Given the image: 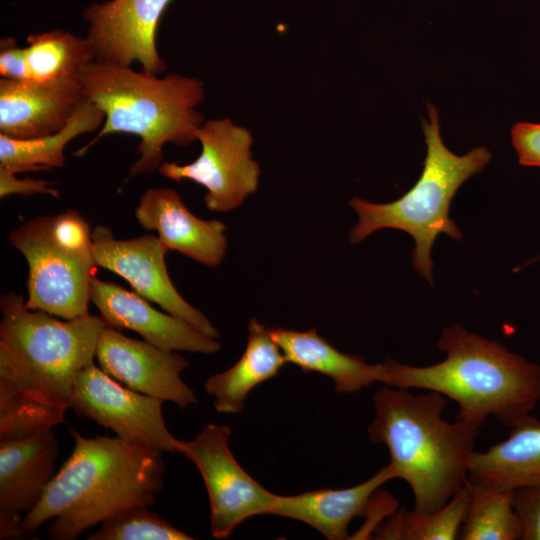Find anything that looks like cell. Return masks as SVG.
I'll list each match as a JSON object with an SVG mask.
<instances>
[{"label":"cell","instance_id":"1","mask_svg":"<svg viewBox=\"0 0 540 540\" xmlns=\"http://www.w3.org/2000/svg\"><path fill=\"white\" fill-rule=\"evenodd\" d=\"M74 449L21 523L24 536L52 519L48 538L74 540L133 506H152L164 485L163 451L119 437L87 438L70 428Z\"/></svg>","mask_w":540,"mask_h":540},{"label":"cell","instance_id":"2","mask_svg":"<svg viewBox=\"0 0 540 540\" xmlns=\"http://www.w3.org/2000/svg\"><path fill=\"white\" fill-rule=\"evenodd\" d=\"M446 358L430 366L384 363L385 385L436 391L459 405L456 420L480 428L489 416L513 427L540 402V366L456 324L443 330Z\"/></svg>","mask_w":540,"mask_h":540},{"label":"cell","instance_id":"3","mask_svg":"<svg viewBox=\"0 0 540 540\" xmlns=\"http://www.w3.org/2000/svg\"><path fill=\"white\" fill-rule=\"evenodd\" d=\"M373 402L369 440L388 448V465L395 479L410 486L413 509L436 511L466 484L479 428L444 420L447 397L436 391L415 395L386 386L377 391Z\"/></svg>","mask_w":540,"mask_h":540},{"label":"cell","instance_id":"4","mask_svg":"<svg viewBox=\"0 0 540 540\" xmlns=\"http://www.w3.org/2000/svg\"><path fill=\"white\" fill-rule=\"evenodd\" d=\"M85 99L97 105L105 121L97 136L77 153L82 156L98 139L113 133L140 138L139 158L128 177L151 174L163 163V147L188 146L205 122L198 107L205 100L204 83L196 77L170 73L163 77L94 61L80 74Z\"/></svg>","mask_w":540,"mask_h":540},{"label":"cell","instance_id":"5","mask_svg":"<svg viewBox=\"0 0 540 540\" xmlns=\"http://www.w3.org/2000/svg\"><path fill=\"white\" fill-rule=\"evenodd\" d=\"M0 380L28 399L66 411L78 374L93 364L107 326L90 314L60 320L26 306L23 296L0 297Z\"/></svg>","mask_w":540,"mask_h":540},{"label":"cell","instance_id":"6","mask_svg":"<svg viewBox=\"0 0 540 540\" xmlns=\"http://www.w3.org/2000/svg\"><path fill=\"white\" fill-rule=\"evenodd\" d=\"M427 110L429 121L422 119L427 155L419 179L390 203L351 199L349 203L358 215V222L350 231L349 240L352 244L359 243L384 228L410 234L415 242L413 265L432 284L431 250L436 237L444 233L455 240L462 238L459 227L449 217L451 200L468 178L483 170L491 154L485 147H476L463 156L452 153L442 141L437 108L428 103Z\"/></svg>","mask_w":540,"mask_h":540},{"label":"cell","instance_id":"7","mask_svg":"<svg viewBox=\"0 0 540 540\" xmlns=\"http://www.w3.org/2000/svg\"><path fill=\"white\" fill-rule=\"evenodd\" d=\"M92 230L76 210L33 218L13 229L9 242L28 264L26 306L62 319L89 314L97 266Z\"/></svg>","mask_w":540,"mask_h":540},{"label":"cell","instance_id":"8","mask_svg":"<svg viewBox=\"0 0 540 540\" xmlns=\"http://www.w3.org/2000/svg\"><path fill=\"white\" fill-rule=\"evenodd\" d=\"M199 157L188 164L163 162L158 171L177 182L191 180L206 188V207L229 212L241 206L259 185L260 166L252 158L250 131L230 118L205 121L197 132Z\"/></svg>","mask_w":540,"mask_h":540},{"label":"cell","instance_id":"9","mask_svg":"<svg viewBox=\"0 0 540 540\" xmlns=\"http://www.w3.org/2000/svg\"><path fill=\"white\" fill-rule=\"evenodd\" d=\"M231 429L208 424L191 441L180 440V452L199 470L210 503L211 535L228 537L243 521L268 514L276 494L253 479L234 458Z\"/></svg>","mask_w":540,"mask_h":540},{"label":"cell","instance_id":"10","mask_svg":"<svg viewBox=\"0 0 540 540\" xmlns=\"http://www.w3.org/2000/svg\"><path fill=\"white\" fill-rule=\"evenodd\" d=\"M162 402L124 386L93 363L78 374L69 409L126 441L179 453L180 440L166 427Z\"/></svg>","mask_w":540,"mask_h":540},{"label":"cell","instance_id":"11","mask_svg":"<svg viewBox=\"0 0 540 540\" xmlns=\"http://www.w3.org/2000/svg\"><path fill=\"white\" fill-rule=\"evenodd\" d=\"M92 249L97 266L125 279L135 293L158 304L167 313L184 320L211 338L218 330L177 291L168 274L165 256L169 249L158 236L144 234L116 239L103 225L92 229Z\"/></svg>","mask_w":540,"mask_h":540},{"label":"cell","instance_id":"12","mask_svg":"<svg viewBox=\"0 0 540 540\" xmlns=\"http://www.w3.org/2000/svg\"><path fill=\"white\" fill-rule=\"evenodd\" d=\"M172 0H106L83 10L96 61L131 66L159 75L166 68L156 44L158 24Z\"/></svg>","mask_w":540,"mask_h":540},{"label":"cell","instance_id":"13","mask_svg":"<svg viewBox=\"0 0 540 540\" xmlns=\"http://www.w3.org/2000/svg\"><path fill=\"white\" fill-rule=\"evenodd\" d=\"M95 357L106 374L136 392L173 402L182 409L197 403L195 392L180 376L189 363L176 351L129 338L106 326Z\"/></svg>","mask_w":540,"mask_h":540},{"label":"cell","instance_id":"14","mask_svg":"<svg viewBox=\"0 0 540 540\" xmlns=\"http://www.w3.org/2000/svg\"><path fill=\"white\" fill-rule=\"evenodd\" d=\"M58 443L52 430L0 442V539H20L23 516L55 475Z\"/></svg>","mask_w":540,"mask_h":540},{"label":"cell","instance_id":"15","mask_svg":"<svg viewBox=\"0 0 540 540\" xmlns=\"http://www.w3.org/2000/svg\"><path fill=\"white\" fill-rule=\"evenodd\" d=\"M90 302L97 307L107 326L133 330L157 347L203 354H212L221 348L215 338L184 320L156 310L147 299L113 282L93 277Z\"/></svg>","mask_w":540,"mask_h":540},{"label":"cell","instance_id":"16","mask_svg":"<svg viewBox=\"0 0 540 540\" xmlns=\"http://www.w3.org/2000/svg\"><path fill=\"white\" fill-rule=\"evenodd\" d=\"M83 99L79 78L56 81L0 78V134L24 140L56 133Z\"/></svg>","mask_w":540,"mask_h":540},{"label":"cell","instance_id":"17","mask_svg":"<svg viewBox=\"0 0 540 540\" xmlns=\"http://www.w3.org/2000/svg\"><path fill=\"white\" fill-rule=\"evenodd\" d=\"M139 225L158 233L169 249L208 267L220 265L226 255V226L220 220L195 216L172 188H149L134 211Z\"/></svg>","mask_w":540,"mask_h":540},{"label":"cell","instance_id":"18","mask_svg":"<svg viewBox=\"0 0 540 540\" xmlns=\"http://www.w3.org/2000/svg\"><path fill=\"white\" fill-rule=\"evenodd\" d=\"M395 479L387 464L368 480L344 489H318L297 495H276L269 513L311 526L329 540L349 539L348 526L365 516L377 490Z\"/></svg>","mask_w":540,"mask_h":540},{"label":"cell","instance_id":"19","mask_svg":"<svg viewBox=\"0 0 540 540\" xmlns=\"http://www.w3.org/2000/svg\"><path fill=\"white\" fill-rule=\"evenodd\" d=\"M271 336L282 350L287 363L304 372L330 377L338 394L354 393L375 382L385 384V363L369 364L364 358L341 352L319 335L316 328L307 331L270 328Z\"/></svg>","mask_w":540,"mask_h":540},{"label":"cell","instance_id":"20","mask_svg":"<svg viewBox=\"0 0 540 540\" xmlns=\"http://www.w3.org/2000/svg\"><path fill=\"white\" fill-rule=\"evenodd\" d=\"M467 480L507 490L540 485V421L528 415L505 440L485 452L474 451Z\"/></svg>","mask_w":540,"mask_h":540},{"label":"cell","instance_id":"21","mask_svg":"<svg viewBox=\"0 0 540 540\" xmlns=\"http://www.w3.org/2000/svg\"><path fill=\"white\" fill-rule=\"evenodd\" d=\"M247 345L239 360L222 373L209 377L204 389L214 397L219 413H239L252 389L275 377L287 363L284 354L270 333L256 319L248 325Z\"/></svg>","mask_w":540,"mask_h":540},{"label":"cell","instance_id":"22","mask_svg":"<svg viewBox=\"0 0 540 540\" xmlns=\"http://www.w3.org/2000/svg\"><path fill=\"white\" fill-rule=\"evenodd\" d=\"M104 121V112L84 98L56 133L24 140L0 134V166L16 174L62 167L66 145L81 134L96 131Z\"/></svg>","mask_w":540,"mask_h":540},{"label":"cell","instance_id":"23","mask_svg":"<svg viewBox=\"0 0 540 540\" xmlns=\"http://www.w3.org/2000/svg\"><path fill=\"white\" fill-rule=\"evenodd\" d=\"M25 47L31 79L56 81L79 78L95 55L86 37L55 29L31 34Z\"/></svg>","mask_w":540,"mask_h":540},{"label":"cell","instance_id":"24","mask_svg":"<svg viewBox=\"0 0 540 540\" xmlns=\"http://www.w3.org/2000/svg\"><path fill=\"white\" fill-rule=\"evenodd\" d=\"M470 500L460 527V540H521L522 529L514 508L515 490L466 482Z\"/></svg>","mask_w":540,"mask_h":540},{"label":"cell","instance_id":"25","mask_svg":"<svg viewBox=\"0 0 540 540\" xmlns=\"http://www.w3.org/2000/svg\"><path fill=\"white\" fill-rule=\"evenodd\" d=\"M470 492L465 484L442 507L433 512L400 509L376 529L377 539L454 540L465 519Z\"/></svg>","mask_w":540,"mask_h":540},{"label":"cell","instance_id":"26","mask_svg":"<svg viewBox=\"0 0 540 540\" xmlns=\"http://www.w3.org/2000/svg\"><path fill=\"white\" fill-rule=\"evenodd\" d=\"M64 413L28 399L0 380V442L51 430L64 422Z\"/></svg>","mask_w":540,"mask_h":540},{"label":"cell","instance_id":"27","mask_svg":"<svg viewBox=\"0 0 540 540\" xmlns=\"http://www.w3.org/2000/svg\"><path fill=\"white\" fill-rule=\"evenodd\" d=\"M140 505L124 509L101 522L88 540H191L157 513Z\"/></svg>","mask_w":540,"mask_h":540},{"label":"cell","instance_id":"28","mask_svg":"<svg viewBox=\"0 0 540 540\" xmlns=\"http://www.w3.org/2000/svg\"><path fill=\"white\" fill-rule=\"evenodd\" d=\"M513 504L521 524V540H540V485L515 490Z\"/></svg>","mask_w":540,"mask_h":540},{"label":"cell","instance_id":"29","mask_svg":"<svg viewBox=\"0 0 540 540\" xmlns=\"http://www.w3.org/2000/svg\"><path fill=\"white\" fill-rule=\"evenodd\" d=\"M511 142L521 165L540 167L539 123H516L511 129Z\"/></svg>","mask_w":540,"mask_h":540},{"label":"cell","instance_id":"30","mask_svg":"<svg viewBox=\"0 0 540 540\" xmlns=\"http://www.w3.org/2000/svg\"><path fill=\"white\" fill-rule=\"evenodd\" d=\"M0 75L10 80H32L25 47L18 46L13 37L1 39Z\"/></svg>","mask_w":540,"mask_h":540},{"label":"cell","instance_id":"31","mask_svg":"<svg viewBox=\"0 0 540 540\" xmlns=\"http://www.w3.org/2000/svg\"><path fill=\"white\" fill-rule=\"evenodd\" d=\"M50 182L43 179L25 177L18 179L12 170L0 166V197L11 194L31 196L35 194H49L59 198V191L50 187Z\"/></svg>","mask_w":540,"mask_h":540}]
</instances>
